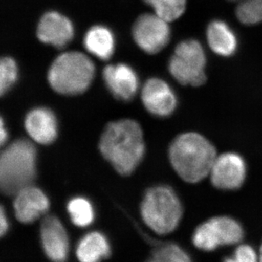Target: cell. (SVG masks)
<instances>
[{"label": "cell", "instance_id": "cell-1", "mask_svg": "<svg viewBox=\"0 0 262 262\" xmlns=\"http://www.w3.org/2000/svg\"><path fill=\"white\" fill-rule=\"evenodd\" d=\"M99 150L119 174L131 175L145 153L141 126L128 119L111 122L102 134Z\"/></svg>", "mask_w": 262, "mask_h": 262}, {"label": "cell", "instance_id": "cell-2", "mask_svg": "<svg viewBox=\"0 0 262 262\" xmlns=\"http://www.w3.org/2000/svg\"><path fill=\"white\" fill-rule=\"evenodd\" d=\"M216 156L215 147L197 133H186L174 139L169 158L176 172L187 183H197L210 175Z\"/></svg>", "mask_w": 262, "mask_h": 262}, {"label": "cell", "instance_id": "cell-3", "mask_svg": "<svg viewBox=\"0 0 262 262\" xmlns=\"http://www.w3.org/2000/svg\"><path fill=\"white\" fill-rule=\"evenodd\" d=\"M37 176V149L32 142L18 139L2 151L0 188L7 196L15 195L32 185Z\"/></svg>", "mask_w": 262, "mask_h": 262}, {"label": "cell", "instance_id": "cell-4", "mask_svg": "<svg viewBox=\"0 0 262 262\" xmlns=\"http://www.w3.org/2000/svg\"><path fill=\"white\" fill-rule=\"evenodd\" d=\"M95 67L87 55L80 52L62 54L54 60L49 72V83L64 95L84 93L94 80Z\"/></svg>", "mask_w": 262, "mask_h": 262}, {"label": "cell", "instance_id": "cell-5", "mask_svg": "<svg viewBox=\"0 0 262 262\" xmlns=\"http://www.w3.org/2000/svg\"><path fill=\"white\" fill-rule=\"evenodd\" d=\"M140 210L146 225L161 235L172 233L183 216L180 199L168 186L149 188L144 194Z\"/></svg>", "mask_w": 262, "mask_h": 262}, {"label": "cell", "instance_id": "cell-6", "mask_svg": "<svg viewBox=\"0 0 262 262\" xmlns=\"http://www.w3.org/2000/svg\"><path fill=\"white\" fill-rule=\"evenodd\" d=\"M206 55L201 42L194 39L181 42L169 62L171 76L183 85L199 87L206 81Z\"/></svg>", "mask_w": 262, "mask_h": 262}, {"label": "cell", "instance_id": "cell-7", "mask_svg": "<svg viewBox=\"0 0 262 262\" xmlns=\"http://www.w3.org/2000/svg\"><path fill=\"white\" fill-rule=\"evenodd\" d=\"M244 235V228L237 220L220 215L198 226L193 232L192 241L199 250L210 252L221 246L239 244Z\"/></svg>", "mask_w": 262, "mask_h": 262}, {"label": "cell", "instance_id": "cell-8", "mask_svg": "<svg viewBox=\"0 0 262 262\" xmlns=\"http://www.w3.org/2000/svg\"><path fill=\"white\" fill-rule=\"evenodd\" d=\"M134 41L147 54H157L166 47L171 37L168 23L157 15L139 16L133 28Z\"/></svg>", "mask_w": 262, "mask_h": 262}, {"label": "cell", "instance_id": "cell-9", "mask_svg": "<svg viewBox=\"0 0 262 262\" xmlns=\"http://www.w3.org/2000/svg\"><path fill=\"white\" fill-rule=\"evenodd\" d=\"M247 166L239 154L228 152L215 158L210 170V181L215 188L222 190L238 189L245 183Z\"/></svg>", "mask_w": 262, "mask_h": 262}, {"label": "cell", "instance_id": "cell-10", "mask_svg": "<svg viewBox=\"0 0 262 262\" xmlns=\"http://www.w3.org/2000/svg\"><path fill=\"white\" fill-rule=\"evenodd\" d=\"M40 237L45 255L53 262H64L69 254V237L66 228L55 215L43 218Z\"/></svg>", "mask_w": 262, "mask_h": 262}, {"label": "cell", "instance_id": "cell-11", "mask_svg": "<svg viewBox=\"0 0 262 262\" xmlns=\"http://www.w3.org/2000/svg\"><path fill=\"white\" fill-rule=\"evenodd\" d=\"M141 99L146 110L158 117L171 116L178 104L172 89L160 78H150L145 82L142 90Z\"/></svg>", "mask_w": 262, "mask_h": 262}, {"label": "cell", "instance_id": "cell-12", "mask_svg": "<svg viewBox=\"0 0 262 262\" xmlns=\"http://www.w3.org/2000/svg\"><path fill=\"white\" fill-rule=\"evenodd\" d=\"M37 35L41 42L62 49L67 46L74 36L72 21L55 11L43 15L37 26Z\"/></svg>", "mask_w": 262, "mask_h": 262}, {"label": "cell", "instance_id": "cell-13", "mask_svg": "<svg viewBox=\"0 0 262 262\" xmlns=\"http://www.w3.org/2000/svg\"><path fill=\"white\" fill-rule=\"evenodd\" d=\"M103 77L110 92L120 100H131L139 89L138 75L127 64L107 66L103 72Z\"/></svg>", "mask_w": 262, "mask_h": 262}, {"label": "cell", "instance_id": "cell-14", "mask_svg": "<svg viewBox=\"0 0 262 262\" xmlns=\"http://www.w3.org/2000/svg\"><path fill=\"white\" fill-rule=\"evenodd\" d=\"M50 201L42 189L28 186L15 195L14 209L15 216L20 223L25 224L34 223L47 212Z\"/></svg>", "mask_w": 262, "mask_h": 262}, {"label": "cell", "instance_id": "cell-15", "mask_svg": "<svg viewBox=\"0 0 262 262\" xmlns=\"http://www.w3.org/2000/svg\"><path fill=\"white\" fill-rule=\"evenodd\" d=\"M25 128L32 140L38 144H52L57 138V119L54 112L48 108H35L26 117Z\"/></svg>", "mask_w": 262, "mask_h": 262}, {"label": "cell", "instance_id": "cell-16", "mask_svg": "<svg viewBox=\"0 0 262 262\" xmlns=\"http://www.w3.org/2000/svg\"><path fill=\"white\" fill-rule=\"evenodd\" d=\"M206 37L208 45L216 55L229 57L237 51V35L223 20H212L206 30Z\"/></svg>", "mask_w": 262, "mask_h": 262}, {"label": "cell", "instance_id": "cell-17", "mask_svg": "<svg viewBox=\"0 0 262 262\" xmlns=\"http://www.w3.org/2000/svg\"><path fill=\"white\" fill-rule=\"evenodd\" d=\"M111 245L105 235L100 232L87 233L77 246V257L80 262H102L111 255Z\"/></svg>", "mask_w": 262, "mask_h": 262}, {"label": "cell", "instance_id": "cell-18", "mask_svg": "<svg viewBox=\"0 0 262 262\" xmlns=\"http://www.w3.org/2000/svg\"><path fill=\"white\" fill-rule=\"evenodd\" d=\"M84 46L92 55L106 60L114 53V35L106 27L94 26L85 35Z\"/></svg>", "mask_w": 262, "mask_h": 262}, {"label": "cell", "instance_id": "cell-19", "mask_svg": "<svg viewBox=\"0 0 262 262\" xmlns=\"http://www.w3.org/2000/svg\"><path fill=\"white\" fill-rule=\"evenodd\" d=\"M67 211L74 225L86 228L91 225L95 217L94 206L84 197H75L67 204Z\"/></svg>", "mask_w": 262, "mask_h": 262}, {"label": "cell", "instance_id": "cell-20", "mask_svg": "<svg viewBox=\"0 0 262 262\" xmlns=\"http://www.w3.org/2000/svg\"><path fill=\"white\" fill-rule=\"evenodd\" d=\"M153 8L156 15L166 20L173 21L185 11L186 0H144Z\"/></svg>", "mask_w": 262, "mask_h": 262}, {"label": "cell", "instance_id": "cell-21", "mask_svg": "<svg viewBox=\"0 0 262 262\" xmlns=\"http://www.w3.org/2000/svg\"><path fill=\"white\" fill-rule=\"evenodd\" d=\"M146 262H192L190 256L183 248L174 244H163L154 250Z\"/></svg>", "mask_w": 262, "mask_h": 262}, {"label": "cell", "instance_id": "cell-22", "mask_svg": "<svg viewBox=\"0 0 262 262\" xmlns=\"http://www.w3.org/2000/svg\"><path fill=\"white\" fill-rule=\"evenodd\" d=\"M236 15L245 25H255L262 23V0H240Z\"/></svg>", "mask_w": 262, "mask_h": 262}, {"label": "cell", "instance_id": "cell-23", "mask_svg": "<svg viewBox=\"0 0 262 262\" xmlns=\"http://www.w3.org/2000/svg\"><path fill=\"white\" fill-rule=\"evenodd\" d=\"M18 77L17 64L15 59L4 57L0 62V94L4 95L15 84Z\"/></svg>", "mask_w": 262, "mask_h": 262}, {"label": "cell", "instance_id": "cell-24", "mask_svg": "<svg viewBox=\"0 0 262 262\" xmlns=\"http://www.w3.org/2000/svg\"><path fill=\"white\" fill-rule=\"evenodd\" d=\"M223 262H260V258L255 249L249 245H240L233 255L225 258Z\"/></svg>", "mask_w": 262, "mask_h": 262}, {"label": "cell", "instance_id": "cell-25", "mask_svg": "<svg viewBox=\"0 0 262 262\" xmlns=\"http://www.w3.org/2000/svg\"><path fill=\"white\" fill-rule=\"evenodd\" d=\"M10 228V223L8 220L7 215L5 213V208L1 207V212H0V233L1 236H5V233H7Z\"/></svg>", "mask_w": 262, "mask_h": 262}, {"label": "cell", "instance_id": "cell-26", "mask_svg": "<svg viewBox=\"0 0 262 262\" xmlns=\"http://www.w3.org/2000/svg\"><path fill=\"white\" fill-rule=\"evenodd\" d=\"M8 140V132L5 129V123H4V120L1 119V126H0V141H1V144L4 145L5 144V142Z\"/></svg>", "mask_w": 262, "mask_h": 262}, {"label": "cell", "instance_id": "cell-27", "mask_svg": "<svg viewBox=\"0 0 262 262\" xmlns=\"http://www.w3.org/2000/svg\"><path fill=\"white\" fill-rule=\"evenodd\" d=\"M259 258H260V262H262V244L260 249V254H259Z\"/></svg>", "mask_w": 262, "mask_h": 262}, {"label": "cell", "instance_id": "cell-28", "mask_svg": "<svg viewBox=\"0 0 262 262\" xmlns=\"http://www.w3.org/2000/svg\"><path fill=\"white\" fill-rule=\"evenodd\" d=\"M231 1H237V0H231Z\"/></svg>", "mask_w": 262, "mask_h": 262}]
</instances>
